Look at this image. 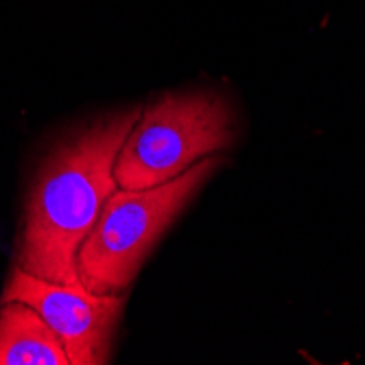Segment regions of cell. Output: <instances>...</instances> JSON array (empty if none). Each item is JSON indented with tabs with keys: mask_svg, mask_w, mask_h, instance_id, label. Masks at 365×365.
I'll use <instances>...</instances> for the list:
<instances>
[{
	"mask_svg": "<svg viewBox=\"0 0 365 365\" xmlns=\"http://www.w3.org/2000/svg\"><path fill=\"white\" fill-rule=\"evenodd\" d=\"M140 112L131 108L98 118L40 162L24 206L20 269L55 282H79V247L118 188L114 164Z\"/></svg>",
	"mask_w": 365,
	"mask_h": 365,
	"instance_id": "1",
	"label": "cell"
},
{
	"mask_svg": "<svg viewBox=\"0 0 365 365\" xmlns=\"http://www.w3.org/2000/svg\"><path fill=\"white\" fill-rule=\"evenodd\" d=\"M219 164L208 155L167 184L116 188L79 247V282L94 293H123L164 230Z\"/></svg>",
	"mask_w": 365,
	"mask_h": 365,
	"instance_id": "2",
	"label": "cell"
},
{
	"mask_svg": "<svg viewBox=\"0 0 365 365\" xmlns=\"http://www.w3.org/2000/svg\"><path fill=\"white\" fill-rule=\"evenodd\" d=\"M232 112L215 92L167 94L140 112L125 138L114 180L118 188L140 190L167 184L232 143Z\"/></svg>",
	"mask_w": 365,
	"mask_h": 365,
	"instance_id": "3",
	"label": "cell"
},
{
	"mask_svg": "<svg viewBox=\"0 0 365 365\" xmlns=\"http://www.w3.org/2000/svg\"><path fill=\"white\" fill-rule=\"evenodd\" d=\"M36 309L66 348L71 365H101L110 359L123 293H94L81 282H55L16 267L0 302Z\"/></svg>",
	"mask_w": 365,
	"mask_h": 365,
	"instance_id": "4",
	"label": "cell"
},
{
	"mask_svg": "<svg viewBox=\"0 0 365 365\" xmlns=\"http://www.w3.org/2000/svg\"><path fill=\"white\" fill-rule=\"evenodd\" d=\"M0 365H71L63 344L24 302H0Z\"/></svg>",
	"mask_w": 365,
	"mask_h": 365,
	"instance_id": "5",
	"label": "cell"
}]
</instances>
